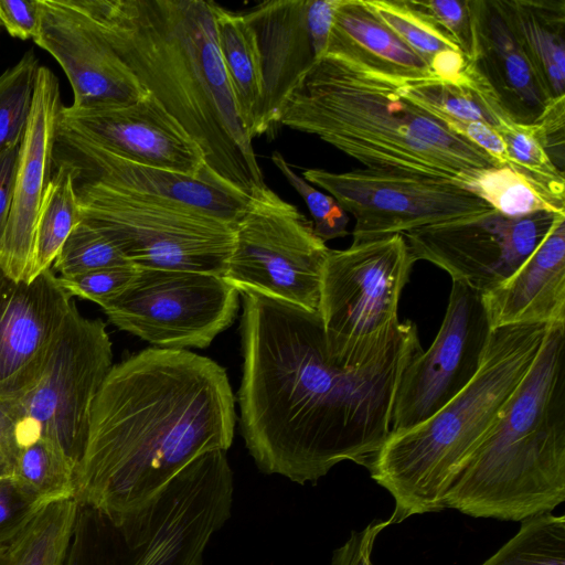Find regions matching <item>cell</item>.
Here are the masks:
<instances>
[{
	"label": "cell",
	"instance_id": "6da1fadb",
	"mask_svg": "<svg viewBox=\"0 0 565 565\" xmlns=\"http://www.w3.org/2000/svg\"><path fill=\"white\" fill-rule=\"evenodd\" d=\"M239 429L256 466L305 484L349 460L370 468L391 433L397 387L422 352L406 327L385 353L356 366L328 351L318 311L243 294Z\"/></svg>",
	"mask_w": 565,
	"mask_h": 565
},
{
	"label": "cell",
	"instance_id": "7a4b0ae2",
	"mask_svg": "<svg viewBox=\"0 0 565 565\" xmlns=\"http://www.w3.org/2000/svg\"><path fill=\"white\" fill-rule=\"evenodd\" d=\"M235 424V397L218 363L186 349L139 351L113 365L94 399L75 500L116 521L199 457L226 451Z\"/></svg>",
	"mask_w": 565,
	"mask_h": 565
},
{
	"label": "cell",
	"instance_id": "3957f363",
	"mask_svg": "<svg viewBox=\"0 0 565 565\" xmlns=\"http://www.w3.org/2000/svg\"><path fill=\"white\" fill-rule=\"evenodd\" d=\"M121 61L184 128L205 164L247 196L265 184L221 60L216 2L88 0Z\"/></svg>",
	"mask_w": 565,
	"mask_h": 565
},
{
	"label": "cell",
	"instance_id": "277c9868",
	"mask_svg": "<svg viewBox=\"0 0 565 565\" xmlns=\"http://www.w3.org/2000/svg\"><path fill=\"white\" fill-rule=\"evenodd\" d=\"M401 82L328 52L297 83L279 125L318 136L366 169L468 190L481 171L499 166L411 100Z\"/></svg>",
	"mask_w": 565,
	"mask_h": 565
},
{
	"label": "cell",
	"instance_id": "5b68a950",
	"mask_svg": "<svg viewBox=\"0 0 565 565\" xmlns=\"http://www.w3.org/2000/svg\"><path fill=\"white\" fill-rule=\"evenodd\" d=\"M564 500L565 323H553L531 370L451 484L446 509L521 522Z\"/></svg>",
	"mask_w": 565,
	"mask_h": 565
},
{
	"label": "cell",
	"instance_id": "8992f818",
	"mask_svg": "<svg viewBox=\"0 0 565 565\" xmlns=\"http://www.w3.org/2000/svg\"><path fill=\"white\" fill-rule=\"evenodd\" d=\"M547 329H493L473 379L425 422L390 433L367 470L394 499L391 524L446 509L451 484L531 370Z\"/></svg>",
	"mask_w": 565,
	"mask_h": 565
},
{
	"label": "cell",
	"instance_id": "52a82bcc",
	"mask_svg": "<svg viewBox=\"0 0 565 565\" xmlns=\"http://www.w3.org/2000/svg\"><path fill=\"white\" fill-rule=\"evenodd\" d=\"M415 262L402 234L329 250L317 311L335 362L364 364L397 341L407 322L398 320V303Z\"/></svg>",
	"mask_w": 565,
	"mask_h": 565
},
{
	"label": "cell",
	"instance_id": "ba28073f",
	"mask_svg": "<svg viewBox=\"0 0 565 565\" xmlns=\"http://www.w3.org/2000/svg\"><path fill=\"white\" fill-rule=\"evenodd\" d=\"M68 169L82 221L106 236L134 266L224 276L234 246L233 225Z\"/></svg>",
	"mask_w": 565,
	"mask_h": 565
},
{
	"label": "cell",
	"instance_id": "9c48e42d",
	"mask_svg": "<svg viewBox=\"0 0 565 565\" xmlns=\"http://www.w3.org/2000/svg\"><path fill=\"white\" fill-rule=\"evenodd\" d=\"M329 250L312 222L264 184L235 225L223 277L239 295L256 292L317 311Z\"/></svg>",
	"mask_w": 565,
	"mask_h": 565
},
{
	"label": "cell",
	"instance_id": "30bf717a",
	"mask_svg": "<svg viewBox=\"0 0 565 565\" xmlns=\"http://www.w3.org/2000/svg\"><path fill=\"white\" fill-rule=\"evenodd\" d=\"M113 365L105 322L82 316L74 306L34 383L17 399L7 401L20 422L22 446L46 437L78 465L94 399Z\"/></svg>",
	"mask_w": 565,
	"mask_h": 565
},
{
	"label": "cell",
	"instance_id": "8fae6325",
	"mask_svg": "<svg viewBox=\"0 0 565 565\" xmlns=\"http://www.w3.org/2000/svg\"><path fill=\"white\" fill-rule=\"evenodd\" d=\"M238 296L223 276L138 268L130 285L100 307L118 329L156 348L203 349L233 323Z\"/></svg>",
	"mask_w": 565,
	"mask_h": 565
},
{
	"label": "cell",
	"instance_id": "7c38bea8",
	"mask_svg": "<svg viewBox=\"0 0 565 565\" xmlns=\"http://www.w3.org/2000/svg\"><path fill=\"white\" fill-rule=\"evenodd\" d=\"M303 179L324 189L355 218L352 244L493 211L484 200L449 180L358 169H307Z\"/></svg>",
	"mask_w": 565,
	"mask_h": 565
},
{
	"label": "cell",
	"instance_id": "4fadbf2b",
	"mask_svg": "<svg viewBox=\"0 0 565 565\" xmlns=\"http://www.w3.org/2000/svg\"><path fill=\"white\" fill-rule=\"evenodd\" d=\"M537 212L507 216L495 210L470 218L422 227L404 234L417 260H427L480 291L503 284L536 249L559 216Z\"/></svg>",
	"mask_w": 565,
	"mask_h": 565
},
{
	"label": "cell",
	"instance_id": "5bb4252c",
	"mask_svg": "<svg viewBox=\"0 0 565 565\" xmlns=\"http://www.w3.org/2000/svg\"><path fill=\"white\" fill-rule=\"evenodd\" d=\"M491 331L482 294L452 280L436 338L403 372L391 431L425 422L455 397L477 373Z\"/></svg>",
	"mask_w": 565,
	"mask_h": 565
},
{
	"label": "cell",
	"instance_id": "9a60e30c",
	"mask_svg": "<svg viewBox=\"0 0 565 565\" xmlns=\"http://www.w3.org/2000/svg\"><path fill=\"white\" fill-rule=\"evenodd\" d=\"M35 44L65 72L74 94L73 109L128 105L147 92L121 61L88 0H38Z\"/></svg>",
	"mask_w": 565,
	"mask_h": 565
},
{
	"label": "cell",
	"instance_id": "2e32d148",
	"mask_svg": "<svg viewBox=\"0 0 565 565\" xmlns=\"http://www.w3.org/2000/svg\"><path fill=\"white\" fill-rule=\"evenodd\" d=\"M53 161L114 189L222 220L235 227L249 196L207 166L195 175L124 159L58 122Z\"/></svg>",
	"mask_w": 565,
	"mask_h": 565
},
{
	"label": "cell",
	"instance_id": "e0dca14e",
	"mask_svg": "<svg viewBox=\"0 0 565 565\" xmlns=\"http://www.w3.org/2000/svg\"><path fill=\"white\" fill-rule=\"evenodd\" d=\"M340 0H269L244 13L263 70V98L254 137L274 134L301 77L328 51Z\"/></svg>",
	"mask_w": 565,
	"mask_h": 565
},
{
	"label": "cell",
	"instance_id": "ac0fdd59",
	"mask_svg": "<svg viewBox=\"0 0 565 565\" xmlns=\"http://www.w3.org/2000/svg\"><path fill=\"white\" fill-rule=\"evenodd\" d=\"M74 306L52 268L18 281L0 266V401L31 387Z\"/></svg>",
	"mask_w": 565,
	"mask_h": 565
},
{
	"label": "cell",
	"instance_id": "d6986e66",
	"mask_svg": "<svg viewBox=\"0 0 565 565\" xmlns=\"http://www.w3.org/2000/svg\"><path fill=\"white\" fill-rule=\"evenodd\" d=\"M62 108L57 77L49 67L40 66L20 143L11 209L0 241V266L18 281L34 278L35 227L53 173V146Z\"/></svg>",
	"mask_w": 565,
	"mask_h": 565
},
{
	"label": "cell",
	"instance_id": "ffe728a7",
	"mask_svg": "<svg viewBox=\"0 0 565 565\" xmlns=\"http://www.w3.org/2000/svg\"><path fill=\"white\" fill-rule=\"evenodd\" d=\"M60 122L134 162L195 175L204 154L184 128L149 93L135 103L104 109L63 106Z\"/></svg>",
	"mask_w": 565,
	"mask_h": 565
},
{
	"label": "cell",
	"instance_id": "44dd1931",
	"mask_svg": "<svg viewBox=\"0 0 565 565\" xmlns=\"http://www.w3.org/2000/svg\"><path fill=\"white\" fill-rule=\"evenodd\" d=\"M473 50L468 61L505 117L533 125L553 100L518 43L500 0H469Z\"/></svg>",
	"mask_w": 565,
	"mask_h": 565
},
{
	"label": "cell",
	"instance_id": "7402d4cb",
	"mask_svg": "<svg viewBox=\"0 0 565 565\" xmlns=\"http://www.w3.org/2000/svg\"><path fill=\"white\" fill-rule=\"evenodd\" d=\"M490 328L565 323V215L499 287L482 294Z\"/></svg>",
	"mask_w": 565,
	"mask_h": 565
},
{
	"label": "cell",
	"instance_id": "603a6c76",
	"mask_svg": "<svg viewBox=\"0 0 565 565\" xmlns=\"http://www.w3.org/2000/svg\"><path fill=\"white\" fill-rule=\"evenodd\" d=\"M328 52L402 82L433 78L424 60L380 20L364 0H340Z\"/></svg>",
	"mask_w": 565,
	"mask_h": 565
},
{
	"label": "cell",
	"instance_id": "cb8c5ba5",
	"mask_svg": "<svg viewBox=\"0 0 565 565\" xmlns=\"http://www.w3.org/2000/svg\"><path fill=\"white\" fill-rule=\"evenodd\" d=\"M500 3L550 98L565 96V0H500Z\"/></svg>",
	"mask_w": 565,
	"mask_h": 565
},
{
	"label": "cell",
	"instance_id": "d4e9b609",
	"mask_svg": "<svg viewBox=\"0 0 565 565\" xmlns=\"http://www.w3.org/2000/svg\"><path fill=\"white\" fill-rule=\"evenodd\" d=\"M221 60L244 127L254 138L263 98V70L255 32L244 14L215 8Z\"/></svg>",
	"mask_w": 565,
	"mask_h": 565
},
{
	"label": "cell",
	"instance_id": "484cf974",
	"mask_svg": "<svg viewBox=\"0 0 565 565\" xmlns=\"http://www.w3.org/2000/svg\"><path fill=\"white\" fill-rule=\"evenodd\" d=\"M79 509L75 498L42 504L15 531L0 537V565H65Z\"/></svg>",
	"mask_w": 565,
	"mask_h": 565
},
{
	"label": "cell",
	"instance_id": "4316f807",
	"mask_svg": "<svg viewBox=\"0 0 565 565\" xmlns=\"http://www.w3.org/2000/svg\"><path fill=\"white\" fill-rule=\"evenodd\" d=\"M204 527L178 509L158 511L138 534L124 565H203Z\"/></svg>",
	"mask_w": 565,
	"mask_h": 565
},
{
	"label": "cell",
	"instance_id": "83f0119b",
	"mask_svg": "<svg viewBox=\"0 0 565 565\" xmlns=\"http://www.w3.org/2000/svg\"><path fill=\"white\" fill-rule=\"evenodd\" d=\"M82 221L71 170L53 161V173L38 216L33 276L52 268L66 238Z\"/></svg>",
	"mask_w": 565,
	"mask_h": 565
},
{
	"label": "cell",
	"instance_id": "f1b7e54d",
	"mask_svg": "<svg viewBox=\"0 0 565 565\" xmlns=\"http://www.w3.org/2000/svg\"><path fill=\"white\" fill-rule=\"evenodd\" d=\"M77 465L62 447L35 437L20 451L14 478L40 503L75 498Z\"/></svg>",
	"mask_w": 565,
	"mask_h": 565
},
{
	"label": "cell",
	"instance_id": "f546056e",
	"mask_svg": "<svg viewBox=\"0 0 565 565\" xmlns=\"http://www.w3.org/2000/svg\"><path fill=\"white\" fill-rule=\"evenodd\" d=\"M470 191L507 216L516 217L537 212L565 214V199L545 191L509 164L481 171Z\"/></svg>",
	"mask_w": 565,
	"mask_h": 565
},
{
	"label": "cell",
	"instance_id": "4dcf8cb0",
	"mask_svg": "<svg viewBox=\"0 0 565 565\" xmlns=\"http://www.w3.org/2000/svg\"><path fill=\"white\" fill-rule=\"evenodd\" d=\"M481 565H565L564 515L522 520L516 534Z\"/></svg>",
	"mask_w": 565,
	"mask_h": 565
},
{
	"label": "cell",
	"instance_id": "1f68e13d",
	"mask_svg": "<svg viewBox=\"0 0 565 565\" xmlns=\"http://www.w3.org/2000/svg\"><path fill=\"white\" fill-rule=\"evenodd\" d=\"M364 2L424 60L427 67L446 53L462 52L443 29L409 6L407 0H364Z\"/></svg>",
	"mask_w": 565,
	"mask_h": 565
},
{
	"label": "cell",
	"instance_id": "d6a6232c",
	"mask_svg": "<svg viewBox=\"0 0 565 565\" xmlns=\"http://www.w3.org/2000/svg\"><path fill=\"white\" fill-rule=\"evenodd\" d=\"M39 61L33 51L0 75V153L21 143L36 85Z\"/></svg>",
	"mask_w": 565,
	"mask_h": 565
},
{
	"label": "cell",
	"instance_id": "836d02e7",
	"mask_svg": "<svg viewBox=\"0 0 565 565\" xmlns=\"http://www.w3.org/2000/svg\"><path fill=\"white\" fill-rule=\"evenodd\" d=\"M497 131L504 141L513 169L551 194L565 199V174L550 160L532 125L500 119Z\"/></svg>",
	"mask_w": 565,
	"mask_h": 565
},
{
	"label": "cell",
	"instance_id": "e575fe53",
	"mask_svg": "<svg viewBox=\"0 0 565 565\" xmlns=\"http://www.w3.org/2000/svg\"><path fill=\"white\" fill-rule=\"evenodd\" d=\"M404 94L430 114L460 120L482 121L497 129L498 122L477 93L463 81L448 83L435 78L401 82Z\"/></svg>",
	"mask_w": 565,
	"mask_h": 565
},
{
	"label": "cell",
	"instance_id": "d590c367",
	"mask_svg": "<svg viewBox=\"0 0 565 565\" xmlns=\"http://www.w3.org/2000/svg\"><path fill=\"white\" fill-rule=\"evenodd\" d=\"M126 265L132 264L99 231L81 221L63 244L52 269L60 276H71Z\"/></svg>",
	"mask_w": 565,
	"mask_h": 565
},
{
	"label": "cell",
	"instance_id": "8d00e7d4",
	"mask_svg": "<svg viewBox=\"0 0 565 565\" xmlns=\"http://www.w3.org/2000/svg\"><path fill=\"white\" fill-rule=\"evenodd\" d=\"M271 160L289 184L303 199L311 216L317 236L324 243L348 235L349 217L340 204L328 194L317 190L298 175L278 151L273 152Z\"/></svg>",
	"mask_w": 565,
	"mask_h": 565
},
{
	"label": "cell",
	"instance_id": "74e56055",
	"mask_svg": "<svg viewBox=\"0 0 565 565\" xmlns=\"http://www.w3.org/2000/svg\"><path fill=\"white\" fill-rule=\"evenodd\" d=\"M138 267L126 265L71 276H57L61 287L71 296L102 306L121 294L132 281Z\"/></svg>",
	"mask_w": 565,
	"mask_h": 565
},
{
	"label": "cell",
	"instance_id": "f35d334b",
	"mask_svg": "<svg viewBox=\"0 0 565 565\" xmlns=\"http://www.w3.org/2000/svg\"><path fill=\"white\" fill-rule=\"evenodd\" d=\"M409 6L443 29L460 47L468 61L473 50L469 0H407Z\"/></svg>",
	"mask_w": 565,
	"mask_h": 565
},
{
	"label": "cell",
	"instance_id": "ab89813d",
	"mask_svg": "<svg viewBox=\"0 0 565 565\" xmlns=\"http://www.w3.org/2000/svg\"><path fill=\"white\" fill-rule=\"evenodd\" d=\"M42 504L14 477L0 478V537L15 531Z\"/></svg>",
	"mask_w": 565,
	"mask_h": 565
},
{
	"label": "cell",
	"instance_id": "60d3db41",
	"mask_svg": "<svg viewBox=\"0 0 565 565\" xmlns=\"http://www.w3.org/2000/svg\"><path fill=\"white\" fill-rule=\"evenodd\" d=\"M532 126L550 160L564 173L565 96L553 99Z\"/></svg>",
	"mask_w": 565,
	"mask_h": 565
},
{
	"label": "cell",
	"instance_id": "b9f144b4",
	"mask_svg": "<svg viewBox=\"0 0 565 565\" xmlns=\"http://www.w3.org/2000/svg\"><path fill=\"white\" fill-rule=\"evenodd\" d=\"M390 520H374L361 531H352L347 542L333 551L330 565H374L372 552Z\"/></svg>",
	"mask_w": 565,
	"mask_h": 565
},
{
	"label": "cell",
	"instance_id": "7bdbcfd3",
	"mask_svg": "<svg viewBox=\"0 0 565 565\" xmlns=\"http://www.w3.org/2000/svg\"><path fill=\"white\" fill-rule=\"evenodd\" d=\"M21 40L34 39L39 30L38 0H0V30Z\"/></svg>",
	"mask_w": 565,
	"mask_h": 565
},
{
	"label": "cell",
	"instance_id": "ee69618b",
	"mask_svg": "<svg viewBox=\"0 0 565 565\" xmlns=\"http://www.w3.org/2000/svg\"><path fill=\"white\" fill-rule=\"evenodd\" d=\"M21 448L20 422L10 402L0 401V478L14 477Z\"/></svg>",
	"mask_w": 565,
	"mask_h": 565
},
{
	"label": "cell",
	"instance_id": "f6af8a7d",
	"mask_svg": "<svg viewBox=\"0 0 565 565\" xmlns=\"http://www.w3.org/2000/svg\"><path fill=\"white\" fill-rule=\"evenodd\" d=\"M19 149L20 143L0 153V241L11 209Z\"/></svg>",
	"mask_w": 565,
	"mask_h": 565
}]
</instances>
